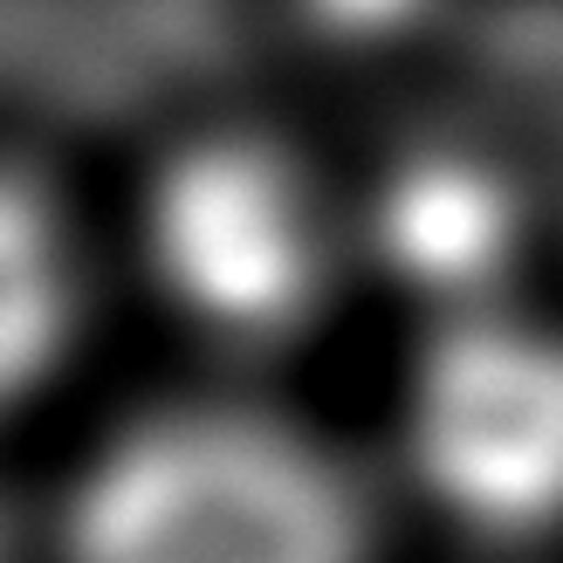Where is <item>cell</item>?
<instances>
[{
	"label": "cell",
	"mask_w": 563,
	"mask_h": 563,
	"mask_svg": "<svg viewBox=\"0 0 563 563\" xmlns=\"http://www.w3.org/2000/svg\"><path fill=\"white\" fill-rule=\"evenodd\" d=\"M351 482L262 406H165L110 433L69 501V563H357Z\"/></svg>",
	"instance_id": "6da1fadb"
},
{
	"label": "cell",
	"mask_w": 563,
	"mask_h": 563,
	"mask_svg": "<svg viewBox=\"0 0 563 563\" xmlns=\"http://www.w3.org/2000/svg\"><path fill=\"white\" fill-rule=\"evenodd\" d=\"M137 262L179 323L268 351L323 317L351 262V207L268 137H186L137 192Z\"/></svg>",
	"instance_id": "7a4b0ae2"
},
{
	"label": "cell",
	"mask_w": 563,
	"mask_h": 563,
	"mask_svg": "<svg viewBox=\"0 0 563 563\" xmlns=\"http://www.w3.org/2000/svg\"><path fill=\"white\" fill-rule=\"evenodd\" d=\"M399 440L419 495L482 537L563 522V330L522 302L433 323L406 378Z\"/></svg>",
	"instance_id": "3957f363"
},
{
	"label": "cell",
	"mask_w": 563,
	"mask_h": 563,
	"mask_svg": "<svg viewBox=\"0 0 563 563\" xmlns=\"http://www.w3.org/2000/svg\"><path fill=\"white\" fill-rule=\"evenodd\" d=\"M529 234L522 179L482 145H412L351 207V262L412 302L427 330L516 302Z\"/></svg>",
	"instance_id": "277c9868"
},
{
	"label": "cell",
	"mask_w": 563,
	"mask_h": 563,
	"mask_svg": "<svg viewBox=\"0 0 563 563\" xmlns=\"http://www.w3.org/2000/svg\"><path fill=\"white\" fill-rule=\"evenodd\" d=\"M82 330V247L63 207L21 173H0V406L55 378Z\"/></svg>",
	"instance_id": "5b68a950"
},
{
	"label": "cell",
	"mask_w": 563,
	"mask_h": 563,
	"mask_svg": "<svg viewBox=\"0 0 563 563\" xmlns=\"http://www.w3.org/2000/svg\"><path fill=\"white\" fill-rule=\"evenodd\" d=\"M446 0H289V14L302 27H317L330 42H357V48H385L419 35Z\"/></svg>",
	"instance_id": "8992f818"
}]
</instances>
